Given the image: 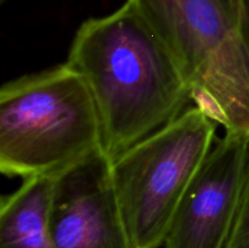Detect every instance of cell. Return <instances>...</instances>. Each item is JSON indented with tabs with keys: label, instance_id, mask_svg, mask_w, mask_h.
<instances>
[{
	"label": "cell",
	"instance_id": "2",
	"mask_svg": "<svg viewBox=\"0 0 249 248\" xmlns=\"http://www.w3.org/2000/svg\"><path fill=\"white\" fill-rule=\"evenodd\" d=\"M177 60L191 102L249 140V0H130Z\"/></svg>",
	"mask_w": 249,
	"mask_h": 248
},
{
	"label": "cell",
	"instance_id": "7",
	"mask_svg": "<svg viewBox=\"0 0 249 248\" xmlns=\"http://www.w3.org/2000/svg\"><path fill=\"white\" fill-rule=\"evenodd\" d=\"M53 177H34L0 201V248H56L49 228Z\"/></svg>",
	"mask_w": 249,
	"mask_h": 248
},
{
	"label": "cell",
	"instance_id": "1",
	"mask_svg": "<svg viewBox=\"0 0 249 248\" xmlns=\"http://www.w3.org/2000/svg\"><path fill=\"white\" fill-rule=\"evenodd\" d=\"M66 62L88 85L101 124L102 151L111 162L191 102L177 60L130 0L83 22Z\"/></svg>",
	"mask_w": 249,
	"mask_h": 248
},
{
	"label": "cell",
	"instance_id": "5",
	"mask_svg": "<svg viewBox=\"0 0 249 248\" xmlns=\"http://www.w3.org/2000/svg\"><path fill=\"white\" fill-rule=\"evenodd\" d=\"M49 228L56 248H133L102 148L53 175Z\"/></svg>",
	"mask_w": 249,
	"mask_h": 248
},
{
	"label": "cell",
	"instance_id": "3",
	"mask_svg": "<svg viewBox=\"0 0 249 248\" xmlns=\"http://www.w3.org/2000/svg\"><path fill=\"white\" fill-rule=\"evenodd\" d=\"M102 148L96 106L67 62L5 83L0 89V172L53 177Z\"/></svg>",
	"mask_w": 249,
	"mask_h": 248
},
{
	"label": "cell",
	"instance_id": "4",
	"mask_svg": "<svg viewBox=\"0 0 249 248\" xmlns=\"http://www.w3.org/2000/svg\"><path fill=\"white\" fill-rule=\"evenodd\" d=\"M196 106L112 160V177L133 248L164 245L178 208L216 140Z\"/></svg>",
	"mask_w": 249,
	"mask_h": 248
},
{
	"label": "cell",
	"instance_id": "9",
	"mask_svg": "<svg viewBox=\"0 0 249 248\" xmlns=\"http://www.w3.org/2000/svg\"><path fill=\"white\" fill-rule=\"evenodd\" d=\"M1 1H2V2H5V1H7V0H1Z\"/></svg>",
	"mask_w": 249,
	"mask_h": 248
},
{
	"label": "cell",
	"instance_id": "8",
	"mask_svg": "<svg viewBox=\"0 0 249 248\" xmlns=\"http://www.w3.org/2000/svg\"><path fill=\"white\" fill-rule=\"evenodd\" d=\"M225 248H249V157L237 215Z\"/></svg>",
	"mask_w": 249,
	"mask_h": 248
},
{
	"label": "cell",
	"instance_id": "6",
	"mask_svg": "<svg viewBox=\"0 0 249 248\" xmlns=\"http://www.w3.org/2000/svg\"><path fill=\"white\" fill-rule=\"evenodd\" d=\"M249 140L225 134L213 147L187 189L164 248H225L245 184Z\"/></svg>",
	"mask_w": 249,
	"mask_h": 248
}]
</instances>
